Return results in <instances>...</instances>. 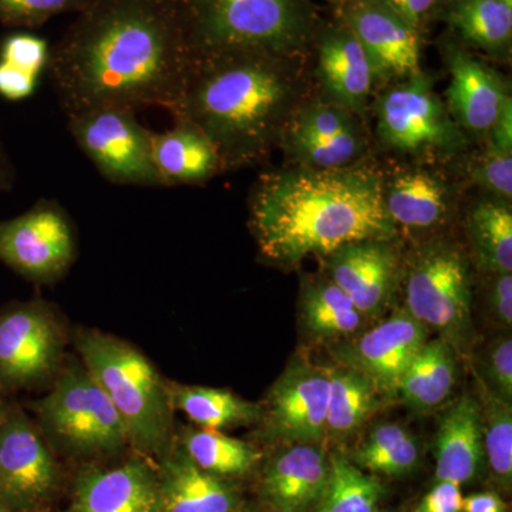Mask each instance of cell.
<instances>
[{
  "label": "cell",
  "instance_id": "obj_3",
  "mask_svg": "<svg viewBox=\"0 0 512 512\" xmlns=\"http://www.w3.org/2000/svg\"><path fill=\"white\" fill-rule=\"evenodd\" d=\"M288 59L225 52L198 60L174 117L210 138L222 170L259 163L281 140L301 94Z\"/></svg>",
  "mask_w": 512,
  "mask_h": 512
},
{
  "label": "cell",
  "instance_id": "obj_42",
  "mask_svg": "<svg viewBox=\"0 0 512 512\" xmlns=\"http://www.w3.org/2000/svg\"><path fill=\"white\" fill-rule=\"evenodd\" d=\"M463 501L461 485L453 481H434L433 487L410 512H461Z\"/></svg>",
  "mask_w": 512,
  "mask_h": 512
},
{
  "label": "cell",
  "instance_id": "obj_14",
  "mask_svg": "<svg viewBox=\"0 0 512 512\" xmlns=\"http://www.w3.org/2000/svg\"><path fill=\"white\" fill-rule=\"evenodd\" d=\"M429 332L406 309H397L366 332L338 342L332 355L370 380L384 402L394 400L407 366L427 342Z\"/></svg>",
  "mask_w": 512,
  "mask_h": 512
},
{
  "label": "cell",
  "instance_id": "obj_41",
  "mask_svg": "<svg viewBox=\"0 0 512 512\" xmlns=\"http://www.w3.org/2000/svg\"><path fill=\"white\" fill-rule=\"evenodd\" d=\"M485 302L494 322L501 328L510 330L512 325L511 274H490Z\"/></svg>",
  "mask_w": 512,
  "mask_h": 512
},
{
  "label": "cell",
  "instance_id": "obj_48",
  "mask_svg": "<svg viewBox=\"0 0 512 512\" xmlns=\"http://www.w3.org/2000/svg\"><path fill=\"white\" fill-rule=\"evenodd\" d=\"M0 392H2V389H0ZM9 410L10 407L6 404L5 399H3L2 393H0V426H2L6 416H8Z\"/></svg>",
  "mask_w": 512,
  "mask_h": 512
},
{
  "label": "cell",
  "instance_id": "obj_1",
  "mask_svg": "<svg viewBox=\"0 0 512 512\" xmlns=\"http://www.w3.org/2000/svg\"><path fill=\"white\" fill-rule=\"evenodd\" d=\"M198 60L184 0H90L46 69L67 117L106 107L174 116Z\"/></svg>",
  "mask_w": 512,
  "mask_h": 512
},
{
  "label": "cell",
  "instance_id": "obj_16",
  "mask_svg": "<svg viewBox=\"0 0 512 512\" xmlns=\"http://www.w3.org/2000/svg\"><path fill=\"white\" fill-rule=\"evenodd\" d=\"M392 241L355 242L323 256L325 276L367 319L380 318L402 281L403 262Z\"/></svg>",
  "mask_w": 512,
  "mask_h": 512
},
{
  "label": "cell",
  "instance_id": "obj_39",
  "mask_svg": "<svg viewBox=\"0 0 512 512\" xmlns=\"http://www.w3.org/2000/svg\"><path fill=\"white\" fill-rule=\"evenodd\" d=\"M483 372H476L495 394L512 403V339L510 333L494 339L485 350Z\"/></svg>",
  "mask_w": 512,
  "mask_h": 512
},
{
  "label": "cell",
  "instance_id": "obj_30",
  "mask_svg": "<svg viewBox=\"0 0 512 512\" xmlns=\"http://www.w3.org/2000/svg\"><path fill=\"white\" fill-rule=\"evenodd\" d=\"M444 16L470 45L490 55H510L512 6L504 0H450Z\"/></svg>",
  "mask_w": 512,
  "mask_h": 512
},
{
  "label": "cell",
  "instance_id": "obj_33",
  "mask_svg": "<svg viewBox=\"0 0 512 512\" xmlns=\"http://www.w3.org/2000/svg\"><path fill=\"white\" fill-rule=\"evenodd\" d=\"M386 485L342 451L329 453V478L315 512H380Z\"/></svg>",
  "mask_w": 512,
  "mask_h": 512
},
{
  "label": "cell",
  "instance_id": "obj_4",
  "mask_svg": "<svg viewBox=\"0 0 512 512\" xmlns=\"http://www.w3.org/2000/svg\"><path fill=\"white\" fill-rule=\"evenodd\" d=\"M74 345L119 414L130 447L156 463L175 443L167 380L136 346L110 333L79 329Z\"/></svg>",
  "mask_w": 512,
  "mask_h": 512
},
{
  "label": "cell",
  "instance_id": "obj_35",
  "mask_svg": "<svg viewBox=\"0 0 512 512\" xmlns=\"http://www.w3.org/2000/svg\"><path fill=\"white\" fill-rule=\"evenodd\" d=\"M279 143L293 163L309 170H339L352 167L365 151V140L359 127L342 131L328 140L313 138H291Z\"/></svg>",
  "mask_w": 512,
  "mask_h": 512
},
{
  "label": "cell",
  "instance_id": "obj_34",
  "mask_svg": "<svg viewBox=\"0 0 512 512\" xmlns=\"http://www.w3.org/2000/svg\"><path fill=\"white\" fill-rule=\"evenodd\" d=\"M468 237L478 264L487 274L512 272V212L505 204L483 201L471 210Z\"/></svg>",
  "mask_w": 512,
  "mask_h": 512
},
{
  "label": "cell",
  "instance_id": "obj_23",
  "mask_svg": "<svg viewBox=\"0 0 512 512\" xmlns=\"http://www.w3.org/2000/svg\"><path fill=\"white\" fill-rule=\"evenodd\" d=\"M170 130L153 134V158L163 187L200 185L222 170L210 138L183 117Z\"/></svg>",
  "mask_w": 512,
  "mask_h": 512
},
{
  "label": "cell",
  "instance_id": "obj_22",
  "mask_svg": "<svg viewBox=\"0 0 512 512\" xmlns=\"http://www.w3.org/2000/svg\"><path fill=\"white\" fill-rule=\"evenodd\" d=\"M434 481L473 483L484 463L480 409L476 397L466 396L451 404L441 417L433 443Z\"/></svg>",
  "mask_w": 512,
  "mask_h": 512
},
{
  "label": "cell",
  "instance_id": "obj_9",
  "mask_svg": "<svg viewBox=\"0 0 512 512\" xmlns=\"http://www.w3.org/2000/svg\"><path fill=\"white\" fill-rule=\"evenodd\" d=\"M67 127L104 180L163 187L154 165V133L138 123L136 111L120 107L84 111L67 117Z\"/></svg>",
  "mask_w": 512,
  "mask_h": 512
},
{
  "label": "cell",
  "instance_id": "obj_25",
  "mask_svg": "<svg viewBox=\"0 0 512 512\" xmlns=\"http://www.w3.org/2000/svg\"><path fill=\"white\" fill-rule=\"evenodd\" d=\"M457 357L444 340L427 339L403 373L396 399L416 413L439 409L456 386Z\"/></svg>",
  "mask_w": 512,
  "mask_h": 512
},
{
  "label": "cell",
  "instance_id": "obj_37",
  "mask_svg": "<svg viewBox=\"0 0 512 512\" xmlns=\"http://www.w3.org/2000/svg\"><path fill=\"white\" fill-rule=\"evenodd\" d=\"M90 0H0V23L8 28L37 29L63 13H79Z\"/></svg>",
  "mask_w": 512,
  "mask_h": 512
},
{
  "label": "cell",
  "instance_id": "obj_27",
  "mask_svg": "<svg viewBox=\"0 0 512 512\" xmlns=\"http://www.w3.org/2000/svg\"><path fill=\"white\" fill-rule=\"evenodd\" d=\"M174 410H180L198 429L224 431L258 424L261 403L242 399L231 390L167 382Z\"/></svg>",
  "mask_w": 512,
  "mask_h": 512
},
{
  "label": "cell",
  "instance_id": "obj_28",
  "mask_svg": "<svg viewBox=\"0 0 512 512\" xmlns=\"http://www.w3.org/2000/svg\"><path fill=\"white\" fill-rule=\"evenodd\" d=\"M175 441L195 466L224 480L238 481L251 476L264 460L261 448L222 431L187 427Z\"/></svg>",
  "mask_w": 512,
  "mask_h": 512
},
{
  "label": "cell",
  "instance_id": "obj_43",
  "mask_svg": "<svg viewBox=\"0 0 512 512\" xmlns=\"http://www.w3.org/2000/svg\"><path fill=\"white\" fill-rule=\"evenodd\" d=\"M39 77L23 72L18 67L0 62V96L10 101L28 99L36 90Z\"/></svg>",
  "mask_w": 512,
  "mask_h": 512
},
{
  "label": "cell",
  "instance_id": "obj_15",
  "mask_svg": "<svg viewBox=\"0 0 512 512\" xmlns=\"http://www.w3.org/2000/svg\"><path fill=\"white\" fill-rule=\"evenodd\" d=\"M340 22L365 49L375 80L407 79L421 72L420 30L383 0H353L340 6Z\"/></svg>",
  "mask_w": 512,
  "mask_h": 512
},
{
  "label": "cell",
  "instance_id": "obj_11",
  "mask_svg": "<svg viewBox=\"0 0 512 512\" xmlns=\"http://www.w3.org/2000/svg\"><path fill=\"white\" fill-rule=\"evenodd\" d=\"M328 366L293 357L261 403L258 439L272 447L325 444Z\"/></svg>",
  "mask_w": 512,
  "mask_h": 512
},
{
  "label": "cell",
  "instance_id": "obj_51",
  "mask_svg": "<svg viewBox=\"0 0 512 512\" xmlns=\"http://www.w3.org/2000/svg\"><path fill=\"white\" fill-rule=\"evenodd\" d=\"M0 512H8V511L3 510V508H2V507H0Z\"/></svg>",
  "mask_w": 512,
  "mask_h": 512
},
{
  "label": "cell",
  "instance_id": "obj_29",
  "mask_svg": "<svg viewBox=\"0 0 512 512\" xmlns=\"http://www.w3.org/2000/svg\"><path fill=\"white\" fill-rule=\"evenodd\" d=\"M301 320L303 329L312 338L338 343L360 333L367 318L352 299L325 276L303 288Z\"/></svg>",
  "mask_w": 512,
  "mask_h": 512
},
{
  "label": "cell",
  "instance_id": "obj_20",
  "mask_svg": "<svg viewBox=\"0 0 512 512\" xmlns=\"http://www.w3.org/2000/svg\"><path fill=\"white\" fill-rule=\"evenodd\" d=\"M160 512H239L245 501L237 481L205 473L174 446L156 461Z\"/></svg>",
  "mask_w": 512,
  "mask_h": 512
},
{
  "label": "cell",
  "instance_id": "obj_32",
  "mask_svg": "<svg viewBox=\"0 0 512 512\" xmlns=\"http://www.w3.org/2000/svg\"><path fill=\"white\" fill-rule=\"evenodd\" d=\"M484 463L497 493L512 488V403L505 402L476 373Z\"/></svg>",
  "mask_w": 512,
  "mask_h": 512
},
{
  "label": "cell",
  "instance_id": "obj_21",
  "mask_svg": "<svg viewBox=\"0 0 512 512\" xmlns=\"http://www.w3.org/2000/svg\"><path fill=\"white\" fill-rule=\"evenodd\" d=\"M318 77L329 103L352 114L363 113L376 82L375 70L359 40L342 22L320 32Z\"/></svg>",
  "mask_w": 512,
  "mask_h": 512
},
{
  "label": "cell",
  "instance_id": "obj_38",
  "mask_svg": "<svg viewBox=\"0 0 512 512\" xmlns=\"http://www.w3.org/2000/svg\"><path fill=\"white\" fill-rule=\"evenodd\" d=\"M474 183L503 200L512 197V150L488 141L487 147L470 167Z\"/></svg>",
  "mask_w": 512,
  "mask_h": 512
},
{
  "label": "cell",
  "instance_id": "obj_44",
  "mask_svg": "<svg viewBox=\"0 0 512 512\" xmlns=\"http://www.w3.org/2000/svg\"><path fill=\"white\" fill-rule=\"evenodd\" d=\"M390 8L396 10L414 28L420 30L424 20L439 5L440 0H383Z\"/></svg>",
  "mask_w": 512,
  "mask_h": 512
},
{
  "label": "cell",
  "instance_id": "obj_2",
  "mask_svg": "<svg viewBox=\"0 0 512 512\" xmlns=\"http://www.w3.org/2000/svg\"><path fill=\"white\" fill-rule=\"evenodd\" d=\"M249 224L261 255L285 268L355 242L397 237L382 177L353 165L264 175L252 192Z\"/></svg>",
  "mask_w": 512,
  "mask_h": 512
},
{
  "label": "cell",
  "instance_id": "obj_19",
  "mask_svg": "<svg viewBox=\"0 0 512 512\" xmlns=\"http://www.w3.org/2000/svg\"><path fill=\"white\" fill-rule=\"evenodd\" d=\"M444 57L451 77L448 113L463 131L478 136L490 133L511 99L503 77L451 40L444 45Z\"/></svg>",
  "mask_w": 512,
  "mask_h": 512
},
{
  "label": "cell",
  "instance_id": "obj_12",
  "mask_svg": "<svg viewBox=\"0 0 512 512\" xmlns=\"http://www.w3.org/2000/svg\"><path fill=\"white\" fill-rule=\"evenodd\" d=\"M76 234L66 210L43 198L28 211L0 222V262L36 284H52L73 265Z\"/></svg>",
  "mask_w": 512,
  "mask_h": 512
},
{
  "label": "cell",
  "instance_id": "obj_6",
  "mask_svg": "<svg viewBox=\"0 0 512 512\" xmlns=\"http://www.w3.org/2000/svg\"><path fill=\"white\" fill-rule=\"evenodd\" d=\"M35 410L37 427L49 446L66 456L109 457L130 447L109 397L77 360L62 366Z\"/></svg>",
  "mask_w": 512,
  "mask_h": 512
},
{
  "label": "cell",
  "instance_id": "obj_10",
  "mask_svg": "<svg viewBox=\"0 0 512 512\" xmlns=\"http://www.w3.org/2000/svg\"><path fill=\"white\" fill-rule=\"evenodd\" d=\"M66 330L49 303L16 302L0 313V389H33L63 366Z\"/></svg>",
  "mask_w": 512,
  "mask_h": 512
},
{
  "label": "cell",
  "instance_id": "obj_47",
  "mask_svg": "<svg viewBox=\"0 0 512 512\" xmlns=\"http://www.w3.org/2000/svg\"><path fill=\"white\" fill-rule=\"evenodd\" d=\"M239 512H281L276 511L274 508L268 507V505L259 503L258 500H256V503H244L242 505L241 511Z\"/></svg>",
  "mask_w": 512,
  "mask_h": 512
},
{
  "label": "cell",
  "instance_id": "obj_17",
  "mask_svg": "<svg viewBox=\"0 0 512 512\" xmlns=\"http://www.w3.org/2000/svg\"><path fill=\"white\" fill-rule=\"evenodd\" d=\"M255 474L259 503L281 512H315L328 484V446L276 447Z\"/></svg>",
  "mask_w": 512,
  "mask_h": 512
},
{
  "label": "cell",
  "instance_id": "obj_18",
  "mask_svg": "<svg viewBox=\"0 0 512 512\" xmlns=\"http://www.w3.org/2000/svg\"><path fill=\"white\" fill-rule=\"evenodd\" d=\"M157 467L134 454L111 468H89L77 477L63 512H160Z\"/></svg>",
  "mask_w": 512,
  "mask_h": 512
},
{
  "label": "cell",
  "instance_id": "obj_49",
  "mask_svg": "<svg viewBox=\"0 0 512 512\" xmlns=\"http://www.w3.org/2000/svg\"><path fill=\"white\" fill-rule=\"evenodd\" d=\"M329 2L336 3V5L342 6L346 3L353 2V0H329Z\"/></svg>",
  "mask_w": 512,
  "mask_h": 512
},
{
  "label": "cell",
  "instance_id": "obj_13",
  "mask_svg": "<svg viewBox=\"0 0 512 512\" xmlns=\"http://www.w3.org/2000/svg\"><path fill=\"white\" fill-rule=\"evenodd\" d=\"M55 454L35 421L15 407L0 426V507L42 512L59 487Z\"/></svg>",
  "mask_w": 512,
  "mask_h": 512
},
{
  "label": "cell",
  "instance_id": "obj_24",
  "mask_svg": "<svg viewBox=\"0 0 512 512\" xmlns=\"http://www.w3.org/2000/svg\"><path fill=\"white\" fill-rule=\"evenodd\" d=\"M384 204L396 227L429 231L447 221L451 191L440 175L402 171L384 183Z\"/></svg>",
  "mask_w": 512,
  "mask_h": 512
},
{
  "label": "cell",
  "instance_id": "obj_36",
  "mask_svg": "<svg viewBox=\"0 0 512 512\" xmlns=\"http://www.w3.org/2000/svg\"><path fill=\"white\" fill-rule=\"evenodd\" d=\"M355 126H357L355 116L342 107L332 103L309 104L295 110L286 124L281 140H291V138L328 140Z\"/></svg>",
  "mask_w": 512,
  "mask_h": 512
},
{
  "label": "cell",
  "instance_id": "obj_46",
  "mask_svg": "<svg viewBox=\"0 0 512 512\" xmlns=\"http://www.w3.org/2000/svg\"><path fill=\"white\" fill-rule=\"evenodd\" d=\"M16 183V170L12 160L0 143V192L10 191Z\"/></svg>",
  "mask_w": 512,
  "mask_h": 512
},
{
  "label": "cell",
  "instance_id": "obj_5",
  "mask_svg": "<svg viewBox=\"0 0 512 512\" xmlns=\"http://www.w3.org/2000/svg\"><path fill=\"white\" fill-rule=\"evenodd\" d=\"M198 57L262 52L291 57L313 33L311 0H184Z\"/></svg>",
  "mask_w": 512,
  "mask_h": 512
},
{
  "label": "cell",
  "instance_id": "obj_50",
  "mask_svg": "<svg viewBox=\"0 0 512 512\" xmlns=\"http://www.w3.org/2000/svg\"><path fill=\"white\" fill-rule=\"evenodd\" d=\"M505 3H508V5L512 6V0H504Z\"/></svg>",
  "mask_w": 512,
  "mask_h": 512
},
{
  "label": "cell",
  "instance_id": "obj_45",
  "mask_svg": "<svg viewBox=\"0 0 512 512\" xmlns=\"http://www.w3.org/2000/svg\"><path fill=\"white\" fill-rule=\"evenodd\" d=\"M461 512H510V507L497 491H484L464 497Z\"/></svg>",
  "mask_w": 512,
  "mask_h": 512
},
{
  "label": "cell",
  "instance_id": "obj_26",
  "mask_svg": "<svg viewBox=\"0 0 512 512\" xmlns=\"http://www.w3.org/2000/svg\"><path fill=\"white\" fill-rule=\"evenodd\" d=\"M326 446H342L383 407V397L369 379L350 367H328Z\"/></svg>",
  "mask_w": 512,
  "mask_h": 512
},
{
  "label": "cell",
  "instance_id": "obj_31",
  "mask_svg": "<svg viewBox=\"0 0 512 512\" xmlns=\"http://www.w3.org/2000/svg\"><path fill=\"white\" fill-rule=\"evenodd\" d=\"M348 457L373 476L406 478L420 467L421 450L419 441L402 424L383 423L373 427Z\"/></svg>",
  "mask_w": 512,
  "mask_h": 512
},
{
  "label": "cell",
  "instance_id": "obj_8",
  "mask_svg": "<svg viewBox=\"0 0 512 512\" xmlns=\"http://www.w3.org/2000/svg\"><path fill=\"white\" fill-rule=\"evenodd\" d=\"M376 131L387 150L414 157L456 156L467 146L446 104L423 73L390 87L376 103Z\"/></svg>",
  "mask_w": 512,
  "mask_h": 512
},
{
  "label": "cell",
  "instance_id": "obj_7",
  "mask_svg": "<svg viewBox=\"0 0 512 512\" xmlns=\"http://www.w3.org/2000/svg\"><path fill=\"white\" fill-rule=\"evenodd\" d=\"M404 309L427 332L437 333L457 356L473 340L471 276L466 255L447 241L421 245L403 265Z\"/></svg>",
  "mask_w": 512,
  "mask_h": 512
},
{
  "label": "cell",
  "instance_id": "obj_40",
  "mask_svg": "<svg viewBox=\"0 0 512 512\" xmlns=\"http://www.w3.org/2000/svg\"><path fill=\"white\" fill-rule=\"evenodd\" d=\"M49 53L50 47L45 40L28 33H16L2 43L0 62L40 77L49 63Z\"/></svg>",
  "mask_w": 512,
  "mask_h": 512
}]
</instances>
